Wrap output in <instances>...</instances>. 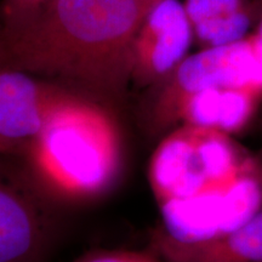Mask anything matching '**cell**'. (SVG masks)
<instances>
[{
    "instance_id": "6da1fadb",
    "label": "cell",
    "mask_w": 262,
    "mask_h": 262,
    "mask_svg": "<svg viewBox=\"0 0 262 262\" xmlns=\"http://www.w3.org/2000/svg\"><path fill=\"white\" fill-rule=\"evenodd\" d=\"M153 5L49 0L26 24L2 31V68L52 81L114 110L131 84L134 44Z\"/></svg>"
},
{
    "instance_id": "7a4b0ae2",
    "label": "cell",
    "mask_w": 262,
    "mask_h": 262,
    "mask_svg": "<svg viewBox=\"0 0 262 262\" xmlns=\"http://www.w3.org/2000/svg\"><path fill=\"white\" fill-rule=\"evenodd\" d=\"M123 137L112 108L74 94L25 149L27 175L61 202L93 201L116 185Z\"/></svg>"
},
{
    "instance_id": "3957f363",
    "label": "cell",
    "mask_w": 262,
    "mask_h": 262,
    "mask_svg": "<svg viewBox=\"0 0 262 262\" xmlns=\"http://www.w3.org/2000/svg\"><path fill=\"white\" fill-rule=\"evenodd\" d=\"M254 164L243 159L228 134L179 125L150 156L148 182L157 204L224 187Z\"/></svg>"
},
{
    "instance_id": "277c9868",
    "label": "cell",
    "mask_w": 262,
    "mask_h": 262,
    "mask_svg": "<svg viewBox=\"0 0 262 262\" xmlns=\"http://www.w3.org/2000/svg\"><path fill=\"white\" fill-rule=\"evenodd\" d=\"M261 206L262 182L253 165L224 187L158 205L162 226L156 234L179 244L202 243L247 224Z\"/></svg>"
},
{
    "instance_id": "5b68a950",
    "label": "cell",
    "mask_w": 262,
    "mask_h": 262,
    "mask_svg": "<svg viewBox=\"0 0 262 262\" xmlns=\"http://www.w3.org/2000/svg\"><path fill=\"white\" fill-rule=\"evenodd\" d=\"M150 110L155 130L175 126L176 116L185 101L199 91L257 85V57L254 40H241L224 47L206 48L189 55L164 79Z\"/></svg>"
},
{
    "instance_id": "8992f818",
    "label": "cell",
    "mask_w": 262,
    "mask_h": 262,
    "mask_svg": "<svg viewBox=\"0 0 262 262\" xmlns=\"http://www.w3.org/2000/svg\"><path fill=\"white\" fill-rule=\"evenodd\" d=\"M48 196L26 175L3 171L0 185V262H47L52 247Z\"/></svg>"
},
{
    "instance_id": "52a82bcc",
    "label": "cell",
    "mask_w": 262,
    "mask_h": 262,
    "mask_svg": "<svg viewBox=\"0 0 262 262\" xmlns=\"http://www.w3.org/2000/svg\"><path fill=\"white\" fill-rule=\"evenodd\" d=\"M74 91L22 71L0 72V148L21 152L41 133Z\"/></svg>"
},
{
    "instance_id": "ba28073f",
    "label": "cell",
    "mask_w": 262,
    "mask_h": 262,
    "mask_svg": "<svg viewBox=\"0 0 262 262\" xmlns=\"http://www.w3.org/2000/svg\"><path fill=\"white\" fill-rule=\"evenodd\" d=\"M193 27L179 0H160L146 16L137 33L131 81L137 86L159 84L188 56Z\"/></svg>"
},
{
    "instance_id": "9c48e42d",
    "label": "cell",
    "mask_w": 262,
    "mask_h": 262,
    "mask_svg": "<svg viewBox=\"0 0 262 262\" xmlns=\"http://www.w3.org/2000/svg\"><path fill=\"white\" fill-rule=\"evenodd\" d=\"M155 254L165 262H262V210L241 227L195 244H179L156 234Z\"/></svg>"
},
{
    "instance_id": "30bf717a",
    "label": "cell",
    "mask_w": 262,
    "mask_h": 262,
    "mask_svg": "<svg viewBox=\"0 0 262 262\" xmlns=\"http://www.w3.org/2000/svg\"><path fill=\"white\" fill-rule=\"evenodd\" d=\"M194 35L208 48L243 40L250 18L242 0H186Z\"/></svg>"
},
{
    "instance_id": "8fae6325",
    "label": "cell",
    "mask_w": 262,
    "mask_h": 262,
    "mask_svg": "<svg viewBox=\"0 0 262 262\" xmlns=\"http://www.w3.org/2000/svg\"><path fill=\"white\" fill-rule=\"evenodd\" d=\"M49 0H3V28L12 29L26 24Z\"/></svg>"
},
{
    "instance_id": "7c38bea8",
    "label": "cell",
    "mask_w": 262,
    "mask_h": 262,
    "mask_svg": "<svg viewBox=\"0 0 262 262\" xmlns=\"http://www.w3.org/2000/svg\"><path fill=\"white\" fill-rule=\"evenodd\" d=\"M74 262H165L157 254L134 250H100L84 255Z\"/></svg>"
},
{
    "instance_id": "4fadbf2b",
    "label": "cell",
    "mask_w": 262,
    "mask_h": 262,
    "mask_svg": "<svg viewBox=\"0 0 262 262\" xmlns=\"http://www.w3.org/2000/svg\"><path fill=\"white\" fill-rule=\"evenodd\" d=\"M258 37L262 38V17H261V22H260V27H258Z\"/></svg>"
},
{
    "instance_id": "5bb4252c",
    "label": "cell",
    "mask_w": 262,
    "mask_h": 262,
    "mask_svg": "<svg viewBox=\"0 0 262 262\" xmlns=\"http://www.w3.org/2000/svg\"><path fill=\"white\" fill-rule=\"evenodd\" d=\"M142 2H147V3H152V4H156V3L160 2V0H142Z\"/></svg>"
}]
</instances>
